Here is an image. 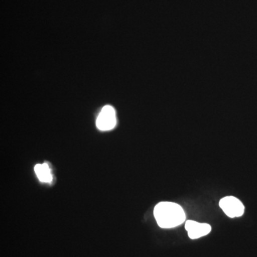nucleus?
Returning a JSON list of instances; mask_svg holds the SVG:
<instances>
[{
  "instance_id": "f257e3e1",
  "label": "nucleus",
  "mask_w": 257,
  "mask_h": 257,
  "mask_svg": "<svg viewBox=\"0 0 257 257\" xmlns=\"http://www.w3.org/2000/svg\"><path fill=\"white\" fill-rule=\"evenodd\" d=\"M154 216L157 224L162 229H172L186 221L183 208L175 202H162L154 209Z\"/></svg>"
},
{
  "instance_id": "f03ea898",
  "label": "nucleus",
  "mask_w": 257,
  "mask_h": 257,
  "mask_svg": "<svg viewBox=\"0 0 257 257\" xmlns=\"http://www.w3.org/2000/svg\"><path fill=\"white\" fill-rule=\"evenodd\" d=\"M219 207L230 218L240 217L243 215L245 210L243 203L232 196L222 198L219 201Z\"/></svg>"
},
{
  "instance_id": "7ed1b4c3",
  "label": "nucleus",
  "mask_w": 257,
  "mask_h": 257,
  "mask_svg": "<svg viewBox=\"0 0 257 257\" xmlns=\"http://www.w3.org/2000/svg\"><path fill=\"white\" fill-rule=\"evenodd\" d=\"M116 124V111L114 108L109 105L104 106L96 119V126L101 131H109L114 128Z\"/></svg>"
},
{
  "instance_id": "20e7f679",
  "label": "nucleus",
  "mask_w": 257,
  "mask_h": 257,
  "mask_svg": "<svg viewBox=\"0 0 257 257\" xmlns=\"http://www.w3.org/2000/svg\"><path fill=\"white\" fill-rule=\"evenodd\" d=\"M185 229L191 239H197L209 234L211 231V226L206 223L187 220L185 221Z\"/></svg>"
},
{
  "instance_id": "39448f33",
  "label": "nucleus",
  "mask_w": 257,
  "mask_h": 257,
  "mask_svg": "<svg viewBox=\"0 0 257 257\" xmlns=\"http://www.w3.org/2000/svg\"><path fill=\"white\" fill-rule=\"evenodd\" d=\"M35 172L40 182L45 183H50L52 182V175L50 167L47 164L37 165L35 167Z\"/></svg>"
}]
</instances>
